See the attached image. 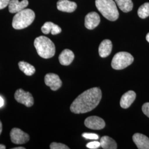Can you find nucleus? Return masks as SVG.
<instances>
[{"label": "nucleus", "mask_w": 149, "mask_h": 149, "mask_svg": "<svg viewBox=\"0 0 149 149\" xmlns=\"http://www.w3.org/2000/svg\"><path fill=\"white\" fill-rule=\"evenodd\" d=\"M146 40L149 43V33H148V34H147L146 36Z\"/></svg>", "instance_id": "obj_30"}, {"label": "nucleus", "mask_w": 149, "mask_h": 149, "mask_svg": "<svg viewBox=\"0 0 149 149\" xmlns=\"http://www.w3.org/2000/svg\"><path fill=\"white\" fill-rule=\"evenodd\" d=\"M101 21L100 17L96 12L88 13L85 17V26L88 29H93L97 27Z\"/></svg>", "instance_id": "obj_10"}, {"label": "nucleus", "mask_w": 149, "mask_h": 149, "mask_svg": "<svg viewBox=\"0 0 149 149\" xmlns=\"http://www.w3.org/2000/svg\"><path fill=\"white\" fill-rule=\"evenodd\" d=\"M11 141L15 144H23L29 140V136L28 134L22 131L19 128H13L10 132Z\"/></svg>", "instance_id": "obj_7"}, {"label": "nucleus", "mask_w": 149, "mask_h": 149, "mask_svg": "<svg viewBox=\"0 0 149 149\" xmlns=\"http://www.w3.org/2000/svg\"><path fill=\"white\" fill-rule=\"evenodd\" d=\"M44 81L46 85L50 87L53 91L58 90L62 86V81L59 76L53 73L46 74L44 77Z\"/></svg>", "instance_id": "obj_9"}, {"label": "nucleus", "mask_w": 149, "mask_h": 149, "mask_svg": "<svg viewBox=\"0 0 149 149\" xmlns=\"http://www.w3.org/2000/svg\"><path fill=\"white\" fill-rule=\"evenodd\" d=\"M74 53L69 49H65L59 56V60L60 63L64 65L68 66L73 61L74 59Z\"/></svg>", "instance_id": "obj_15"}, {"label": "nucleus", "mask_w": 149, "mask_h": 149, "mask_svg": "<svg viewBox=\"0 0 149 149\" xmlns=\"http://www.w3.org/2000/svg\"><path fill=\"white\" fill-rule=\"evenodd\" d=\"M36 15L34 11L27 8L16 13L12 20V27L15 29H22L29 26L34 21Z\"/></svg>", "instance_id": "obj_4"}, {"label": "nucleus", "mask_w": 149, "mask_h": 149, "mask_svg": "<svg viewBox=\"0 0 149 149\" xmlns=\"http://www.w3.org/2000/svg\"><path fill=\"white\" fill-rule=\"evenodd\" d=\"M101 146L100 142L98 141H92L86 145V147L88 149H96L99 148Z\"/></svg>", "instance_id": "obj_24"}, {"label": "nucleus", "mask_w": 149, "mask_h": 149, "mask_svg": "<svg viewBox=\"0 0 149 149\" xmlns=\"http://www.w3.org/2000/svg\"><path fill=\"white\" fill-rule=\"evenodd\" d=\"M34 45L38 54L44 59L51 58L55 54L54 44L47 37L40 36L36 38Z\"/></svg>", "instance_id": "obj_2"}, {"label": "nucleus", "mask_w": 149, "mask_h": 149, "mask_svg": "<svg viewBox=\"0 0 149 149\" xmlns=\"http://www.w3.org/2000/svg\"><path fill=\"white\" fill-rule=\"evenodd\" d=\"M11 0H0V10L3 9L8 5Z\"/></svg>", "instance_id": "obj_26"}, {"label": "nucleus", "mask_w": 149, "mask_h": 149, "mask_svg": "<svg viewBox=\"0 0 149 149\" xmlns=\"http://www.w3.org/2000/svg\"><path fill=\"white\" fill-rule=\"evenodd\" d=\"M133 140L139 149H149V139L142 134L135 133Z\"/></svg>", "instance_id": "obj_12"}, {"label": "nucleus", "mask_w": 149, "mask_h": 149, "mask_svg": "<svg viewBox=\"0 0 149 149\" xmlns=\"http://www.w3.org/2000/svg\"><path fill=\"white\" fill-rule=\"evenodd\" d=\"M25 148H23V147H17V148H13L12 149H25Z\"/></svg>", "instance_id": "obj_31"}, {"label": "nucleus", "mask_w": 149, "mask_h": 149, "mask_svg": "<svg viewBox=\"0 0 149 149\" xmlns=\"http://www.w3.org/2000/svg\"><path fill=\"white\" fill-rule=\"evenodd\" d=\"M101 98V90L99 88L88 89L74 100L70 106V110L75 114L90 112L99 104Z\"/></svg>", "instance_id": "obj_1"}, {"label": "nucleus", "mask_w": 149, "mask_h": 149, "mask_svg": "<svg viewBox=\"0 0 149 149\" xmlns=\"http://www.w3.org/2000/svg\"><path fill=\"white\" fill-rule=\"evenodd\" d=\"M101 146L104 149H117L116 142L113 139L108 136H102L100 140Z\"/></svg>", "instance_id": "obj_18"}, {"label": "nucleus", "mask_w": 149, "mask_h": 149, "mask_svg": "<svg viewBox=\"0 0 149 149\" xmlns=\"http://www.w3.org/2000/svg\"><path fill=\"white\" fill-rule=\"evenodd\" d=\"M19 69L27 76H32L36 72L35 68L30 64L25 61H20L18 63Z\"/></svg>", "instance_id": "obj_20"}, {"label": "nucleus", "mask_w": 149, "mask_h": 149, "mask_svg": "<svg viewBox=\"0 0 149 149\" xmlns=\"http://www.w3.org/2000/svg\"><path fill=\"white\" fill-rule=\"evenodd\" d=\"M2 131V123H1V120H0V135L1 134Z\"/></svg>", "instance_id": "obj_28"}, {"label": "nucleus", "mask_w": 149, "mask_h": 149, "mask_svg": "<svg viewBox=\"0 0 149 149\" xmlns=\"http://www.w3.org/2000/svg\"><path fill=\"white\" fill-rule=\"evenodd\" d=\"M6 146L4 145L0 144V149H5Z\"/></svg>", "instance_id": "obj_29"}, {"label": "nucleus", "mask_w": 149, "mask_h": 149, "mask_svg": "<svg viewBox=\"0 0 149 149\" xmlns=\"http://www.w3.org/2000/svg\"><path fill=\"white\" fill-rule=\"evenodd\" d=\"M84 123L86 127L93 130H101L104 128L106 125L104 120L97 116L87 118Z\"/></svg>", "instance_id": "obj_8"}, {"label": "nucleus", "mask_w": 149, "mask_h": 149, "mask_svg": "<svg viewBox=\"0 0 149 149\" xmlns=\"http://www.w3.org/2000/svg\"><path fill=\"white\" fill-rule=\"evenodd\" d=\"M56 6L59 11L68 13L74 12L77 8V4L75 2L69 0H59Z\"/></svg>", "instance_id": "obj_11"}, {"label": "nucleus", "mask_w": 149, "mask_h": 149, "mask_svg": "<svg viewBox=\"0 0 149 149\" xmlns=\"http://www.w3.org/2000/svg\"><path fill=\"white\" fill-rule=\"evenodd\" d=\"M82 136L86 139H90V140H97L99 138V136L95 133H85L82 134Z\"/></svg>", "instance_id": "obj_23"}, {"label": "nucleus", "mask_w": 149, "mask_h": 149, "mask_svg": "<svg viewBox=\"0 0 149 149\" xmlns=\"http://www.w3.org/2000/svg\"><path fill=\"white\" fill-rule=\"evenodd\" d=\"M120 10L127 13L132 11L133 8V3L132 0H115Z\"/></svg>", "instance_id": "obj_19"}, {"label": "nucleus", "mask_w": 149, "mask_h": 149, "mask_svg": "<svg viewBox=\"0 0 149 149\" xmlns=\"http://www.w3.org/2000/svg\"><path fill=\"white\" fill-rule=\"evenodd\" d=\"M139 17L142 19H145L149 16V3L146 2L141 6L138 11Z\"/></svg>", "instance_id": "obj_21"}, {"label": "nucleus", "mask_w": 149, "mask_h": 149, "mask_svg": "<svg viewBox=\"0 0 149 149\" xmlns=\"http://www.w3.org/2000/svg\"><path fill=\"white\" fill-rule=\"evenodd\" d=\"M136 98V93L133 91H129L123 95L120 104L123 108H128L132 105Z\"/></svg>", "instance_id": "obj_14"}, {"label": "nucleus", "mask_w": 149, "mask_h": 149, "mask_svg": "<svg viewBox=\"0 0 149 149\" xmlns=\"http://www.w3.org/2000/svg\"><path fill=\"white\" fill-rule=\"evenodd\" d=\"M96 7L102 15L111 21H115L119 17L117 5L113 0H96Z\"/></svg>", "instance_id": "obj_3"}, {"label": "nucleus", "mask_w": 149, "mask_h": 149, "mask_svg": "<svg viewBox=\"0 0 149 149\" xmlns=\"http://www.w3.org/2000/svg\"><path fill=\"white\" fill-rule=\"evenodd\" d=\"M3 105H4V100L2 98V97L0 96V108L3 106Z\"/></svg>", "instance_id": "obj_27"}, {"label": "nucleus", "mask_w": 149, "mask_h": 149, "mask_svg": "<svg viewBox=\"0 0 149 149\" xmlns=\"http://www.w3.org/2000/svg\"><path fill=\"white\" fill-rule=\"evenodd\" d=\"M28 0H22L19 2L18 0H11L8 4V9L11 13H18L24 10L28 5Z\"/></svg>", "instance_id": "obj_13"}, {"label": "nucleus", "mask_w": 149, "mask_h": 149, "mask_svg": "<svg viewBox=\"0 0 149 149\" xmlns=\"http://www.w3.org/2000/svg\"><path fill=\"white\" fill-rule=\"evenodd\" d=\"M112 50V42L109 39H105L100 45L98 52L101 58H106L111 53Z\"/></svg>", "instance_id": "obj_16"}, {"label": "nucleus", "mask_w": 149, "mask_h": 149, "mask_svg": "<svg viewBox=\"0 0 149 149\" xmlns=\"http://www.w3.org/2000/svg\"><path fill=\"white\" fill-rule=\"evenodd\" d=\"M50 148L51 149H69V148L65 144L58 143H52L50 145Z\"/></svg>", "instance_id": "obj_22"}, {"label": "nucleus", "mask_w": 149, "mask_h": 149, "mask_svg": "<svg viewBox=\"0 0 149 149\" xmlns=\"http://www.w3.org/2000/svg\"><path fill=\"white\" fill-rule=\"evenodd\" d=\"M134 61L133 56L127 52H119L116 54L112 59L111 65L115 70H122L126 68Z\"/></svg>", "instance_id": "obj_5"}, {"label": "nucleus", "mask_w": 149, "mask_h": 149, "mask_svg": "<svg viewBox=\"0 0 149 149\" xmlns=\"http://www.w3.org/2000/svg\"><path fill=\"white\" fill-rule=\"evenodd\" d=\"M15 98L18 102L27 107H31L34 104V98L32 94L22 89H18L16 91L15 93Z\"/></svg>", "instance_id": "obj_6"}, {"label": "nucleus", "mask_w": 149, "mask_h": 149, "mask_svg": "<svg viewBox=\"0 0 149 149\" xmlns=\"http://www.w3.org/2000/svg\"><path fill=\"white\" fill-rule=\"evenodd\" d=\"M142 111L144 114L149 118V102L144 103L142 107Z\"/></svg>", "instance_id": "obj_25"}, {"label": "nucleus", "mask_w": 149, "mask_h": 149, "mask_svg": "<svg viewBox=\"0 0 149 149\" xmlns=\"http://www.w3.org/2000/svg\"><path fill=\"white\" fill-rule=\"evenodd\" d=\"M41 30L45 34H48L51 33L52 35H56L61 32V28L51 22H45L42 27Z\"/></svg>", "instance_id": "obj_17"}]
</instances>
